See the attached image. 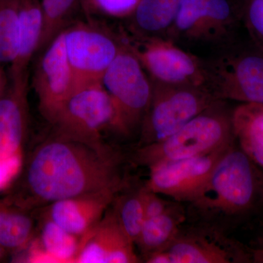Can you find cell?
<instances>
[{
  "instance_id": "cell-1",
  "label": "cell",
  "mask_w": 263,
  "mask_h": 263,
  "mask_svg": "<svg viewBox=\"0 0 263 263\" xmlns=\"http://www.w3.org/2000/svg\"><path fill=\"white\" fill-rule=\"evenodd\" d=\"M13 194L5 199L28 211L52 202L129 186L122 157L110 148L98 150L55 136L28 157Z\"/></svg>"
},
{
  "instance_id": "cell-2",
  "label": "cell",
  "mask_w": 263,
  "mask_h": 263,
  "mask_svg": "<svg viewBox=\"0 0 263 263\" xmlns=\"http://www.w3.org/2000/svg\"><path fill=\"white\" fill-rule=\"evenodd\" d=\"M259 197H262V170L235 141L201 191L189 203V215L196 223L223 229L224 223L252 212Z\"/></svg>"
},
{
  "instance_id": "cell-3",
  "label": "cell",
  "mask_w": 263,
  "mask_h": 263,
  "mask_svg": "<svg viewBox=\"0 0 263 263\" xmlns=\"http://www.w3.org/2000/svg\"><path fill=\"white\" fill-rule=\"evenodd\" d=\"M200 59L204 88L216 100L263 105V51L245 31Z\"/></svg>"
},
{
  "instance_id": "cell-4",
  "label": "cell",
  "mask_w": 263,
  "mask_h": 263,
  "mask_svg": "<svg viewBox=\"0 0 263 263\" xmlns=\"http://www.w3.org/2000/svg\"><path fill=\"white\" fill-rule=\"evenodd\" d=\"M232 110L217 100L181 129L157 143L139 146L132 160L149 168L155 164L209 153L235 141Z\"/></svg>"
},
{
  "instance_id": "cell-5",
  "label": "cell",
  "mask_w": 263,
  "mask_h": 263,
  "mask_svg": "<svg viewBox=\"0 0 263 263\" xmlns=\"http://www.w3.org/2000/svg\"><path fill=\"white\" fill-rule=\"evenodd\" d=\"M245 31L240 8L233 9L228 0H181L166 38L203 58Z\"/></svg>"
},
{
  "instance_id": "cell-6",
  "label": "cell",
  "mask_w": 263,
  "mask_h": 263,
  "mask_svg": "<svg viewBox=\"0 0 263 263\" xmlns=\"http://www.w3.org/2000/svg\"><path fill=\"white\" fill-rule=\"evenodd\" d=\"M101 83L115 107V130L129 135L141 129L153 95V83L124 42Z\"/></svg>"
},
{
  "instance_id": "cell-7",
  "label": "cell",
  "mask_w": 263,
  "mask_h": 263,
  "mask_svg": "<svg viewBox=\"0 0 263 263\" xmlns=\"http://www.w3.org/2000/svg\"><path fill=\"white\" fill-rule=\"evenodd\" d=\"M116 119L113 101L100 82L76 90L51 124L57 137L107 150L110 147L103 143L102 133L115 129Z\"/></svg>"
},
{
  "instance_id": "cell-8",
  "label": "cell",
  "mask_w": 263,
  "mask_h": 263,
  "mask_svg": "<svg viewBox=\"0 0 263 263\" xmlns=\"http://www.w3.org/2000/svg\"><path fill=\"white\" fill-rule=\"evenodd\" d=\"M216 101L200 86L153 83L152 100L141 124L139 146L165 139Z\"/></svg>"
},
{
  "instance_id": "cell-9",
  "label": "cell",
  "mask_w": 263,
  "mask_h": 263,
  "mask_svg": "<svg viewBox=\"0 0 263 263\" xmlns=\"http://www.w3.org/2000/svg\"><path fill=\"white\" fill-rule=\"evenodd\" d=\"M140 37L123 42L136 55L152 82L204 88L203 68L200 57L167 38Z\"/></svg>"
},
{
  "instance_id": "cell-10",
  "label": "cell",
  "mask_w": 263,
  "mask_h": 263,
  "mask_svg": "<svg viewBox=\"0 0 263 263\" xmlns=\"http://www.w3.org/2000/svg\"><path fill=\"white\" fill-rule=\"evenodd\" d=\"M64 42L75 78L76 90L102 81L122 48L108 33L84 24L66 27Z\"/></svg>"
},
{
  "instance_id": "cell-11",
  "label": "cell",
  "mask_w": 263,
  "mask_h": 263,
  "mask_svg": "<svg viewBox=\"0 0 263 263\" xmlns=\"http://www.w3.org/2000/svg\"><path fill=\"white\" fill-rule=\"evenodd\" d=\"M164 251L171 263H250L247 246L221 228L203 223L181 227Z\"/></svg>"
},
{
  "instance_id": "cell-12",
  "label": "cell",
  "mask_w": 263,
  "mask_h": 263,
  "mask_svg": "<svg viewBox=\"0 0 263 263\" xmlns=\"http://www.w3.org/2000/svg\"><path fill=\"white\" fill-rule=\"evenodd\" d=\"M235 142L209 153L150 167L143 186L175 201L190 203L201 191L221 157Z\"/></svg>"
},
{
  "instance_id": "cell-13",
  "label": "cell",
  "mask_w": 263,
  "mask_h": 263,
  "mask_svg": "<svg viewBox=\"0 0 263 263\" xmlns=\"http://www.w3.org/2000/svg\"><path fill=\"white\" fill-rule=\"evenodd\" d=\"M42 52L34 70L33 86L40 111L52 124L76 90L73 72L65 51L63 31Z\"/></svg>"
},
{
  "instance_id": "cell-14",
  "label": "cell",
  "mask_w": 263,
  "mask_h": 263,
  "mask_svg": "<svg viewBox=\"0 0 263 263\" xmlns=\"http://www.w3.org/2000/svg\"><path fill=\"white\" fill-rule=\"evenodd\" d=\"M109 208V207H108ZM141 259L135 251V243L119 226L109 209L89 233L81 237L78 263H136Z\"/></svg>"
},
{
  "instance_id": "cell-15",
  "label": "cell",
  "mask_w": 263,
  "mask_h": 263,
  "mask_svg": "<svg viewBox=\"0 0 263 263\" xmlns=\"http://www.w3.org/2000/svg\"><path fill=\"white\" fill-rule=\"evenodd\" d=\"M28 80L10 81L0 99V166L18 156L28 126Z\"/></svg>"
},
{
  "instance_id": "cell-16",
  "label": "cell",
  "mask_w": 263,
  "mask_h": 263,
  "mask_svg": "<svg viewBox=\"0 0 263 263\" xmlns=\"http://www.w3.org/2000/svg\"><path fill=\"white\" fill-rule=\"evenodd\" d=\"M119 193L100 192L58 200L46 205L43 216L71 234L82 237L98 226Z\"/></svg>"
},
{
  "instance_id": "cell-17",
  "label": "cell",
  "mask_w": 263,
  "mask_h": 263,
  "mask_svg": "<svg viewBox=\"0 0 263 263\" xmlns=\"http://www.w3.org/2000/svg\"><path fill=\"white\" fill-rule=\"evenodd\" d=\"M19 44L14 61L10 64V81L28 79V67L37 53L43 31L44 17L39 0H19Z\"/></svg>"
},
{
  "instance_id": "cell-18",
  "label": "cell",
  "mask_w": 263,
  "mask_h": 263,
  "mask_svg": "<svg viewBox=\"0 0 263 263\" xmlns=\"http://www.w3.org/2000/svg\"><path fill=\"white\" fill-rule=\"evenodd\" d=\"M180 203L171 202L163 214L145 220L135 242L141 252L142 258L165 250L175 239L187 219V213Z\"/></svg>"
},
{
  "instance_id": "cell-19",
  "label": "cell",
  "mask_w": 263,
  "mask_h": 263,
  "mask_svg": "<svg viewBox=\"0 0 263 263\" xmlns=\"http://www.w3.org/2000/svg\"><path fill=\"white\" fill-rule=\"evenodd\" d=\"M181 0H140L133 10L139 32L146 36L166 38L174 25Z\"/></svg>"
},
{
  "instance_id": "cell-20",
  "label": "cell",
  "mask_w": 263,
  "mask_h": 263,
  "mask_svg": "<svg viewBox=\"0 0 263 263\" xmlns=\"http://www.w3.org/2000/svg\"><path fill=\"white\" fill-rule=\"evenodd\" d=\"M34 234V222L28 211L5 200L0 201V245L5 250H22Z\"/></svg>"
},
{
  "instance_id": "cell-21",
  "label": "cell",
  "mask_w": 263,
  "mask_h": 263,
  "mask_svg": "<svg viewBox=\"0 0 263 263\" xmlns=\"http://www.w3.org/2000/svg\"><path fill=\"white\" fill-rule=\"evenodd\" d=\"M232 127L237 144L263 171V129L246 103L232 110Z\"/></svg>"
},
{
  "instance_id": "cell-22",
  "label": "cell",
  "mask_w": 263,
  "mask_h": 263,
  "mask_svg": "<svg viewBox=\"0 0 263 263\" xmlns=\"http://www.w3.org/2000/svg\"><path fill=\"white\" fill-rule=\"evenodd\" d=\"M128 188L129 186L116 195L108 209L124 234L135 243L146 218L142 186L135 190Z\"/></svg>"
},
{
  "instance_id": "cell-23",
  "label": "cell",
  "mask_w": 263,
  "mask_h": 263,
  "mask_svg": "<svg viewBox=\"0 0 263 263\" xmlns=\"http://www.w3.org/2000/svg\"><path fill=\"white\" fill-rule=\"evenodd\" d=\"M81 237L62 229L51 219L43 216L41 245L52 262H74L81 247Z\"/></svg>"
},
{
  "instance_id": "cell-24",
  "label": "cell",
  "mask_w": 263,
  "mask_h": 263,
  "mask_svg": "<svg viewBox=\"0 0 263 263\" xmlns=\"http://www.w3.org/2000/svg\"><path fill=\"white\" fill-rule=\"evenodd\" d=\"M19 0H0V65L12 63L19 44Z\"/></svg>"
},
{
  "instance_id": "cell-25",
  "label": "cell",
  "mask_w": 263,
  "mask_h": 263,
  "mask_svg": "<svg viewBox=\"0 0 263 263\" xmlns=\"http://www.w3.org/2000/svg\"><path fill=\"white\" fill-rule=\"evenodd\" d=\"M80 0H41L44 24L37 53L42 52L66 28Z\"/></svg>"
},
{
  "instance_id": "cell-26",
  "label": "cell",
  "mask_w": 263,
  "mask_h": 263,
  "mask_svg": "<svg viewBox=\"0 0 263 263\" xmlns=\"http://www.w3.org/2000/svg\"><path fill=\"white\" fill-rule=\"evenodd\" d=\"M240 10L246 33L263 51V0H245Z\"/></svg>"
},
{
  "instance_id": "cell-27",
  "label": "cell",
  "mask_w": 263,
  "mask_h": 263,
  "mask_svg": "<svg viewBox=\"0 0 263 263\" xmlns=\"http://www.w3.org/2000/svg\"><path fill=\"white\" fill-rule=\"evenodd\" d=\"M142 199L146 219L163 214L171 204L159 196L158 193L148 190L144 186H142Z\"/></svg>"
},
{
  "instance_id": "cell-28",
  "label": "cell",
  "mask_w": 263,
  "mask_h": 263,
  "mask_svg": "<svg viewBox=\"0 0 263 263\" xmlns=\"http://www.w3.org/2000/svg\"><path fill=\"white\" fill-rule=\"evenodd\" d=\"M95 5L109 15H124L133 12L140 0H92Z\"/></svg>"
},
{
  "instance_id": "cell-29",
  "label": "cell",
  "mask_w": 263,
  "mask_h": 263,
  "mask_svg": "<svg viewBox=\"0 0 263 263\" xmlns=\"http://www.w3.org/2000/svg\"><path fill=\"white\" fill-rule=\"evenodd\" d=\"M247 246L250 263H263V233Z\"/></svg>"
},
{
  "instance_id": "cell-30",
  "label": "cell",
  "mask_w": 263,
  "mask_h": 263,
  "mask_svg": "<svg viewBox=\"0 0 263 263\" xmlns=\"http://www.w3.org/2000/svg\"><path fill=\"white\" fill-rule=\"evenodd\" d=\"M248 106L249 110L254 117V119L259 123L263 129V105L262 104L246 103Z\"/></svg>"
},
{
  "instance_id": "cell-31",
  "label": "cell",
  "mask_w": 263,
  "mask_h": 263,
  "mask_svg": "<svg viewBox=\"0 0 263 263\" xmlns=\"http://www.w3.org/2000/svg\"><path fill=\"white\" fill-rule=\"evenodd\" d=\"M10 84L9 74L7 73L4 65H0V99L5 94Z\"/></svg>"
},
{
  "instance_id": "cell-32",
  "label": "cell",
  "mask_w": 263,
  "mask_h": 263,
  "mask_svg": "<svg viewBox=\"0 0 263 263\" xmlns=\"http://www.w3.org/2000/svg\"><path fill=\"white\" fill-rule=\"evenodd\" d=\"M5 251L6 250H5V249L3 248L1 245H0V259H1L2 257H3V255H4Z\"/></svg>"
},
{
  "instance_id": "cell-33",
  "label": "cell",
  "mask_w": 263,
  "mask_h": 263,
  "mask_svg": "<svg viewBox=\"0 0 263 263\" xmlns=\"http://www.w3.org/2000/svg\"><path fill=\"white\" fill-rule=\"evenodd\" d=\"M262 194L263 197V171H262Z\"/></svg>"
}]
</instances>
